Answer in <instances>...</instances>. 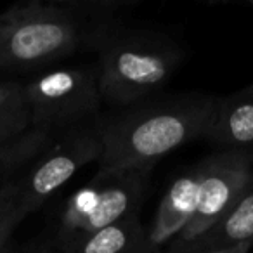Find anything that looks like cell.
<instances>
[{
	"mask_svg": "<svg viewBox=\"0 0 253 253\" xmlns=\"http://www.w3.org/2000/svg\"><path fill=\"white\" fill-rule=\"evenodd\" d=\"M250 245L253 248V182L243 198L201 238L191 243L193 246H239ZM182 248V250H186ZM179 250V252H182ZM175 252V253H179Z\"/></svg>",
	"mask_w": 253,
	"mask_h": 253,
	"instance_id": "obj_11",
	"label": "cell"
},
{
	"mask_svg": "<svg viewBox=\"0 0 253 253\" xmlns=\"http://www.w3.org/2000/svg\"><path fill=\"white\" fill-rule=\"evenodd\" d=\"M25 253H57L54 239H39Z\"/></svg>",
	"mask_w": 253,
	"mask_h": 253,
	"instance_id": "obj_17",
	"label": "cell"
},
{
	"mask_svg": "<svg viewBox=\"0 0 253 253\" xmlns=\"http://www.w3.org/2000/svg\"><path fill=\"white\" fill-rule=\"evenodd\" d=\"M30 130L23 82L0 78V146Z\"/></svg>",
	"mask_w": 253,
	"mask_h": 253,
	"instance_id": "obj_13",
	"label": "cell"
},
{
	"mask_svg": "<svg viewBox=\"0 0 253 253\" xmlns=\"http://www.w3.org/2000/svg\"><path fill=\"white\" fill-rule=\"evenodd\" d=\"M200 198L193 220L163 253H175L210 231L253 182V156L222 151L200 162Z\"/></svg>",
	"mask_w": 253,
	"mask_h": 253,
	"instance_id": "obj_7",
	"label": "cell"
},
{
	"mask_svg": "<svg viewBox=\"0 0 253 253\" xmlns=\"http://www.w3.org/2000/svg\"><path fill=\"white\" fill-rule=\"evenodd\" d=\"M248 5H253V2H250V4H248Z\"/></svg>",
	"mask_w": 253,
	"mask_h": 253,
	"instance_id": "obj_19",
	"label": "cell"
},
{
	"mask_svg": "<svg viewBox=\"0 0 253 253\" xmlns=\"http://www.w3.org/2000/svg\"><path fill=\"white\" fill-rule=\"evenodd\" d=\"M200 163L179 175L160 201L151 225L148 227V239L156 253H163L189 225L198 208L200 198Z\"/></svg>",
	"mask_w": 253,
	"mask_h": 253,
	"instance_id": "obj_8",
	"label": "cell"
},
{
	"mask_svg": "<svg viewBox=\"0 0 253 253\" xmlns=\"http://www.w3.org/2000/svg\"><path fill=\"white\" fill-rule=\"evenodd\" d=\"M128 2H30L2 16L0 70H35L82 50L94 52L99 37Z\"/></svg>",
	"mask_w": 253,
	"mask_h": 253,
	"instance_id": "obj_2",
	"label": "cell"
},
{
	"mask_svg": "<svg viewBox=\"0 0 253 253\" xmlns=\"http://www.w3.org/2000/svg\"><path fill=\"white\" fill-rule=\"evenodd\" d=\"M205 141L220 144L225 151L253 156V84L225 97H217L213 122Z\"/></svg>",
	"mask_w": 253,
	"mask_h": 253,
	"instance_id": "obj_10",
	"label": "cell"
},
{
	"mask_svg": "<svg viewBox=\"0 0 253 253\" xmlns=\"http://www.w3.org/2000/svg\"><path fill=\"white\" fill-rule=\"evenodd\" d=\"M102 102L128 108L151 99L184 59L180 45L162 32L115 21L95 43Z\"/></svg>",
	"mask_w": 253,
	"mask_h": 253,
	"instance_id": "obj_3",
	"label": "cell"
},
{
	"mask_svg": "<svg viewBox=\"0 0 253 253\" xmlns=\"http://www.w3.org/2000/svg\"><path fill=\"white\" fill-rule=\"evenodd\" d=\"M252 250L250 245H239V246H193L186 248L179 253H248Z\"/></svg>",
	"mask_w": 253,
	"mask_h": 253,
	"instance_id": "obj_15",
	"label": "cell"
},
{
	"mask_svg": "<svg viewBox=\"0 0 253 253\" xmlns=\"http://www.w3.org/2000/svg\"><path fill=\"white\" fill-rule=\"evenodd\" d=\"M149 173L151 170L148 169L97 172L90 182L78 187L66 200L54 239L94 232L137 215L144 201Z\"/></svg>",
	"mask_w": 253,
	"mask_h": 253,
	"instance_id": "obj_5",
	"label": "cell"
},
{
	"mask_svg": "<svg viewBox=\"0 0 253 253\" xmlns=\"http://www.w3.org/2000/svg\"><path fill=\"white\" fill-rule=\"evenodd\" d=\"M25 218H26V215H25V211L19 208L18 200L12 201V203L0 213V253L5 248V245H7V241L11 239L16 227H18Z\"/></svg>",
	"mask_w": 253,
	"mask_h": 253,
	"instance_id": "obj_14",
	"label": "cell"
},
{
	"mask_svg": "<svg viewBox=\"0 0 253 253\" xmlns=\"http://www.w3.org/2000/svg\"><path fill=\"white\" fill-rule=\"evenodd\" d=\"M23 92L30 113V128L57 135L101 118L102 95L95 63L42 71L23 82Z\"/></svg>",
	"mask_w": 253,
	"mask_h": 253,
	"instance_id": "obj_4",
	"label": "cell"
},
{
	"mask_svg": "<svg viewBox=\"0 0 253 253\" xmlns=\"http://www.w3.org/2000/svg\"><path fill=\"white\" fill-rule=\"evenodd\" d=\"M99 122V120H97ZM97 122L63 130L30 163L28 172L19 179L18 205L28 217L52 198L88 163H97L102 141Z\"/></svg>",
	"mask_w": 253,
	"mask_h": 253,
	"instance_id": "obj_6",
	"label": "cell"
},
{
	"mask_svg": "<svg viewBox=\"0 0 253 253\" xmlns=\"http://www.w3.org/2000/svg\"><path fill=\"white\" fill-rule=\"evenodd\" d=\"M54 243L57 253H156L139 213L99 231L54 239Z\"/></svg>",
	"mask_w": 253,
	"mask_h": 253,
	"instance_id": "obj_9",
	"label": "cell"
},
{
	"mask_svg": "<svg viewBox=\"0 0 253 253\" xmlns=\"http://www.w3.org/2000/svg\"><path fill=\"white\" fill-rule=\"evenodd\" d=\"M56 137L40 128H30L19 137L0 146V187L14 180V173L26 169Z\"/></svg>",
	"mask_w": 253,
	"mask_h": 253,
	"instance_id": "obj_12",
	"label": "cell"
},
{
	"mask_svg": "<svg viewBox=\"0 0 253 253\" xmlns=\"http://www.w3.org/2000/svg\"><path fill=\"white\" fill-rule=\"evenodd\" d=\"M217 97L180 94L148 99L99 118L102 155L97 172L148 169L187 142L207 139Z\"/></svg>",
	"mask_w": 253,
	"mask_h": 253,
	"instance_id": "obj_1",
	"label": "cell"
},
{
	"mask_svg": "<svg viewBox=\"0 0 253 253\" xmlns=\"http://www.w3.org/2000/svg\"><path fill=\"white\" fill-rule=\"evenodd\" d=\"M2 35H4V21H2V16H0V40H2Z\"/></svg>",
	"mask_w": 253,
	"mask_h": 253,
	"instance_id": "obj_18",
	"label": "cell"
},
{
	"mask_svg": "<svg viewBox=\"0 0 253 253\" xmlns=\"http://www.w3.org/2000/svg\"><path fill=\"white\" fill-rule=\"evenodd\" d=\"M19 191H21V186H19V179L18 180H11L7 182L4 187H0V213L12 203V201L18 200Z\"/></svg>",
	"mask_w": 253,
	"mask_h": 253,
	"instance_id": "obj_16",
	"label": "cell"
}]
</instances>
